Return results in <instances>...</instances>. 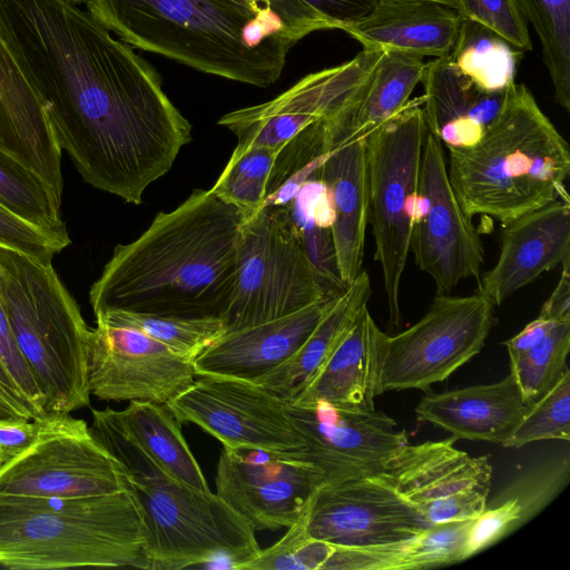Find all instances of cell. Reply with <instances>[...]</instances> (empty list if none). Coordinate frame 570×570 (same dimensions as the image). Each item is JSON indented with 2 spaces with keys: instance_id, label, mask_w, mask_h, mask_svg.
Returning a JSON list of instances; mask_svg holds the SVG:
<instances>
[{
  "instance_id": "cell-1",
  "label": "cell",
  "mask_w": 570,
  "mask_h": 570,
  "mask_svg": "<svg viewBox=\"0 0 570 570\" xmlns=\"http://www.w3.org/2000/svg\"><path fill=\"white\" fill-rule=\"evenodd\" d=\"M0 36L82 179L141 204L191 141L155 68L68 0H0Z\"/></svg>"
},
{
  "instance_id": "cell-22",
  "label": "cell",
  "mask_w": 570,
  "mask_h": 570,
  "mask_svg": "<svg viewBox=\"0 0 570 570\" xmlns=\"http://www.w3.org/2000/svg\"><path fill=\"white\" fill-rule=\"evenodd\" d=\"M461 20L456 10L431 1L380 0L366 16L340 30L364 50L444 58L453 49Z\"/></svg>"
},
{
  "instance_id": "cell-26",
  "label": "cell",
  "mask_w": 570,
  "mask_h": 570,
  "mask_svg": "<svg viewBox=\"0 0 570 570\" xmlns=\"http://www.w3.org/2000/svg\"><path fill=\"white\" fill-rule=\"evenodd\" d=\"M423 110L429 131L445 147L476 144L499 112L507 90L485 91L463 75L449 56L424 67Z\"/></svg>"
},
{
  "instance_id": "cell-7",
  "label": "cell",
  "mask_w": 570,
  "mask_h": 570,
  "mask_svg": "<svg viewBox=\"0 0 570 570\" xmlns=\"http://www.w3.org/2000/svg\"><path fill=\"white\" fill-rule=\"evenodd\" d=\"M0 301L45 412L88 406L91 328L52 265L0 246Z\"/></svg>"
},
{
  "instance_id": "cell-44",
  "label": "cell",
  "mask_w": 570,
  "mask_h": 570,
  "mask_svg": "<svg viewBox=\"0 0 570 570\" xmlns=\"http://www.w3.org/2000/svg\"><path fill=\"white\" fill-rule=\"evenodd\" d=\"M0 360L13 379L20 393L39 417L47 415L43 399L27 362L16 344L9 321L0 301Z\"/></svg>"
},
{
  "instance_id": "cell-5",
  "label": "cell",
  "mask_w": 570,
  "mask_h": 570,
  "mask_svg": "<svg viewBox=\"0 0 570 570\" xmlns=\"http://www.w3.org/2000/svg\"><path fill=\"white\" fill-rule=\"evenodd\" d=\"M90 430L120 462L148 530L149 570L190 567L242 570L261 547L250 524L216 493L177 481L161 470L111 417L92 410Z\"/></svg>"
},
{
  "instance_id": "cell-51",
  "label": "cell",
  "mask_w": 570,
  "mask_h": 570,
  "mask_svg": "<svg viewBox=\"0 0 570 570\" xmlns=\"http://www.w3.org/2000/svg\"><path fill=\"white\" fill-rule=\"evenodd\" d=\"M424 1L435 2L439 4L445 6L448 8H451L453 10H456L458 12L460 10V1L459 0H424Z\"/></svg>"
},
{
  "instance_id": "cell-15",
  "label": "cell",
  "mask_w": 570,
  "mask_h": 570,
  "mask_svg": "<svg viewBox=\"0 0 570 570\" xmlns=\"http://www.w3.org/2000/svg\"><path fill=\"white\" fill-rule=\"evenodd\" d=\"M455 442L451 435L409 443L377 473L429 527L470 520L487 508L492 481L489 456H471Z\"/></svg>"
},
{
  "instance_id": "cell-10",
  "label": "cell",
  "mask_w": 570,
  "mask_h": 570,
  "mask_svg": "<svg viewBox=\"0 0 570 570\" xmlns=\"http://www.w3.org/2000/svg\"><path fill=\"white\" fill-rule=\"evenodd\" d=\"M493 305L481 294L436 295L415 324L384 337L380 393L431 391L483 348L495 324Z\"/></svg>"
},
{
  "instance_id": "cell-8",
  "label": "cell",
  "mask_w": 570,
  "mask_h": 570,
  "mask_svg": "<svg viewBox=\"0 0 570 570\" xmlns=\"http://www.w3.org/2000/svg\"><path fill=\"white\" fill-rule=\"evenodd\" d=\"M423 96L409 100L366 136L368 223L386 294L390 323H401V279L410 253L423 144Z\"/></svg>"
},
{
  "instance_id": "cell-28",
  "label": "cell",
  "mask_w": 570,
  "mask_h": 570,
  "mask_svg": "<svg viewBox=\"0 0 570 570\" xmlns=\"http://www.w3.org/2000/svg\"><path fill=\"white\" fill-rule=\"evenodd\" d=\"M371 294L368 274L362 271L303 344L255 383L293 402L323 366L362 308L367 306Z\"/></svg>"
},
{
  "instance_id": "cell-41",
  "label": "cell",
  "mask_w": 570,
  "mask_h": 570,
  "mask_svg": "<svg viewBox=\"0 0 570 570\" xmlns=\"http://www.w3.org/2000/svg\"><path fill=\"white\" fill-rule=\"evenodd\" d=\"M522 511L515 497L502 499L473 518L466 530L461 561L483 551L522 525Z\"/></svg>"
},
{
  "instance_id": "cell-46",
  "label": "cell",
  "mask_w": 570,
  "mask_h": 570,
  "mask_svg": "<svg viewBox=\"0 0 570 570\" xmlns=\"http://www.w3.org/2000/svg\"><path fill=\"white\" fill-rule=\"evenodd\" d=\"M332 22L336 29L366 16L380 0H301Z\"/></svg>"
},
{
  "instance_id": "cell-19",
  "label": "cell",
  "mask_w": 570,
  "mask_h": 570,
  "mask_svg": "<svg viewBox=\"0 0 570 570\" xmlns=\"http://www.w3.org/2000/svg\"><path fill=\"white\" fill-rule=\"evenodd\" d=\"M502 227L499 258L476 281V293L493 306L570 258V200L558 199Z\"/></svg>"
},
{
  "instance_id": "cell-42",
  "label": "cell",
  "mask_w": 570,
  "mask_h": 570,
  "mask_svg": "<svg viewBox=\"0 0 570 570\" xmlns=\"http://www.w3.org/2000/svg\"><path fill=\"white\" fill-rule=\"evenodd\" d=\"M70 243L23 220L0 204V246L20 252L40 263L51 264Z\"/></svg>"
},
{
  "instance_id": "cell-38",
  "label": "cell",
  "mask_w": 570,
  "mask_h": 570,
  "mask_svg": "<svg viewBox=\"0 0 570 570\" xmlns=\"http://www.w3.org/2000/svg\"><path fill=\"white\" fill-rule=\"evenodd\" d=\"M311 502L275 544L261 550L242 570H323L334 544L307 533Z\"/></svg>"
},
{
  "instance_id": "cell-36",
  "label": "cell",
  "mask_w": 570,
  "mask_h": 570,
  "mask_svg": "<svg viewBox=\"0 0 570 570\" xmlns=\"http://www.w3.org/2000/svg\"><path fill=\"white\" fill-rule=\"evenodd\" d=\"M570 321L558 322L533 346L510 357L513 374L527 405L543 396L569 370Z\"/></svg>"
},
{
  "instance_id": "cell-24",
  "label": "cell",
  "mask_w": 570,
  "mask_h": 570,
  "mask_svg": "<svg viewBox=\"0 0 570 570\" xmlns=\"http://www.w3.org/2000/svg\"><path fill=\"white\" fill-rule=\"evenodd\" d=\"M425 393L415 407L417 420L450 432L456 441L502 444L528 407L511 372L491 384Z\"/></svg>"
},
{
  "instance_id": "cell-49",
  "label": "cell",
  "mask_w": 570,
  "mask_h": 570,
  "mask_svg": "<svg viewBox=\"0 0 570 570\" xmlns=\"http://www.w3.org/2000/svg\"><path fill=\"white\" fill-rule=\"evenodd\" d=\"M0 395L4 397L13 407L28 419L39 417L33 409L28 404L10 373L0 360Z\"/></svg>"
},
{
  "instance_id": "cell-52",
  "label": "cell",
  "mask_w": 570,
  "mask_h": 570,
  "mask_svg": "<svg viewBox=\"0 0 570 570\" xmlns=\"http://www.w3.org/2000/svg\"><path fill=\"white\" fill-rule=\"evenodd\" d=\"M68 1L72 2V3L77 4V6H79V4H86V2H87L88 0H68Z\"/></svg>"
},
{
  "instance_id": "cell-43",
  "label": "cell",
  "mask_w": 570,
  "mask_h": 570,
  "mask_svg": "<svg viewBox=\"0 0 570 570\" xmlns=\"http://www.w3.org/2000/svg\"><path fill=\"white\" fill-rule=\"evenodd\" d=\"M569 479V461L564 460L557 465L535 472L527 479L515 483L514 490L507 492V497H515L521 505L522 524L534 517L553 497L561 491ZM505 498H501L505 499ZM499 500V501H500Z\"/></svg>"
},
{
  "instance_id": "cell-50",
  "label": "cell",
  "mask_w": 570,
  "mask_h": 570,
  "mask_svg": "<svg viewBox=\"0 0 570 570\" xmlns=\"http://www.w3.org/2000/svg\"><path fill=\"white\" fill-rule=\"evenodd\" d=\"M10 416L26 417L16 407H13L4 397L0 395V417Z\"/></svg>"
},
{
  "instance_id": "cell-3",
  "label": "cell",
  "mask_w": 570,
  "mask_h": 570,
  "mask_svg": "<svg viewBox=\"0 0 570 570\" xmlns=\"http://www.w3.org/2000/svg\"><path fill=\"white\" fill-rule=\"evenodd\" d=\"M87 11L132 48L266 88L296 43L233 0H88Z\"/></svg>"
},
{
  "instance_id": "cell-23",
  "label": "cell",
  "mask_w": 570,
  "mask_h": 570,
  "mask_svg": "<svg viewBox=\"0 0 570 570\" xmlns=\"http://www.w3.org/2000/svg\"><path fill=\"white\" fill-rule=\"evenodd\" d=\"M385 334L363 307L323 366L293 401H325L357 411L375 410Z\"/></svg>"
},
{
  "instance_id": "cell-9",
  "label": "cell",
  "mask_w": 570,
  "mask_h": 570,
  "mask_svg": "<svg viewBox=\"0 0 570 570\" xmlns=\"http://www.w3.org/2000/svg\"><path fill=\"white\" fill-rule=\"evenodd\" d=\"M323 293L287 206H266L242 226L236 277L222 320L226 332L269 322Z\"/></svg>"
},
{
  "instance_id": "cell-16",
  "label": "cell",
  "mask_w": 570,
  "mask_h": 570,
  "mask_svg": "<svg viewBox=\"0 0 570 570\" xmlns=\"http://www.w3.org/2000/svg\"><path fill=\"white\" fill-rule=\"evenodd\" d=\"M193 362L139 330L96 317L88 354L90 394L168 404L194 382Z\"/></svg>"
},
{
  "instance_id": "cell-27",
  "label": "cell",
  "mask_w": 570,
  "mask_h": 570,
  "mask_svg": "<svg viewBox=\"0 0 570 570\" xmlns=\"http://www.w3.org/2000/svg\"><path fill=\"white\" fill-rule=\"evenodd\" d=\"M424 58L382 51L357 97L330 121V144L367 136L400 111L420 82Z\"/></svg>"
},
{
  "instance_id": "cell-21",
  "label": "cell",
  "mask_w": 570,
  "mask_h": 570,
  "mask_svg": "<svg viewBox=\"0 0 570 570\" xmlns=\"http://www.w3.org/2000/svg\"><path fill=\"white\" fill-rule=\"evenodd\" d=\"M0 149L40 176L61 200V148L37 94L1 36Z\"/></svg>"
},
{
  "instance_id": "cell-13",
  "label": "cell",
  "mask_w": 570,
  "mask_h": 570,
  "mask_svg": "<svg viewBox=\"0 0 570 570\" xmlns=\"http://www.w3.org/2000/svg\"><path fill=\"white\" fill-rule=\"evenodd\" d=\"M471 219L450 183L443 144L428 131L410 250L416 266L433 279L436 295H448L460 281H478L481 275L484 249Z\"/></svg>"
},
{
  "instance_id": "cell-40",
  "label": "cell",
  "mask_w": 570,
  "mask_h": 570,
  "mask_svg": "<svg viewBox=\"0 0 570 570\" xmlns=\"http://www.w3.org/2000/svg\"><path fill=\"white\" fill-rule=\"evenodd\" d=\"M462 18L493 30L521 51L532 49L528 21L517 0H459Z\"/></svg>"
},
{
  "instance_id": "cell-14",
  "label": "cell",
  "mask_w": 570,
  "mask_h": 570,
  "mask_svg": "<svg viewBox=\"0 0 570 570\" xmlns=\"http://www.w3.org/2000/svg\"><path fill=\"white\" fill-rule=\"evenodd\" d=\"M287 404L258 383L202 374L166 406L180 424L199 426L225 448L287 452L304 445Z\"/></svg>"
},
{
  "instance_id": "cell-32",
  "label": "cell",
  "mask_w": 570,
  "mask_h": 570,
  "mask_svg": "<svg viewBox=\"0 0 570 570\" xmlns=\"http://www.w3.org/2000/svg\"><path fill=\"white\" fill-rule=\"evenodd\" d=\"M0 204L23 220L70 243L60 216L61 200L40 176L1 149Z\"/></svg>"
},
{
  "instance_id": "cell-12",
  "label": "cell",
  "mask_w": 570,
  "mask_h": 570,
  "mask_svg": "<svg viewBox=\"0 0 570 570\" xmlns=\"http://www.w3.org/2000/svg\"><path fill=\"white\" fill-rule=\"evenodd\" d=\"M287 411L304 445L281 453L312 465L327 484L377 474L410 443L406 431L381 411L357 412L325 401L288 402Z\"/></svg>"
},
{
  "instance_id": "cell-31",
  "label": "cell",
  "mask_w": 570,
  "mask_h": 570,
  "mask_svg": "<svg viewBox=\"0 0 570 570\" xmlns=\"http://www.w3.org/2000/svg\"><path fill=\"white\" fill-rule=\"evenodd\" d=\"M522 55L523 51L493 30L462 18L449 58L481 89L494 92L507 90L515 82L514 77Z\"/></svg>"
},
{
  "instance_id": "cell-37",
  "label": "cell",
  "mask_w": 570,
  "mask_h": 570,
  "mask_svg": "<svg viewBox=\"0 0 570 570\" xmlns=\"http://www.w3.org/2000/svg\"><path fill=\"white\" fill-rule=\"evenodd\" d=\"M541 440H570V370L543 396L528 405L502 445L521 448Z\"/></svg>"
},
{
  "instance_id": "cell-4",
  "label": "cell",
  "mask_w": 570,
  "mask_h": 570,
  "mask_svg": "<svg viewBox=\"0 0 570 570\" xmlns=\"http://www.w3.org/2000/svg\"><path fill=\"white\" fill-rule=\"evenodd\" d=\"M448 174L463 212L502 226L558 199L570 200L569 146L523 83L470 147H446Z\"/></svg>"
},
{
  "instance_id": "cell-6",
  "label": "cell",
  "mask_w": 570,
  "mask_h": 570,
  "mask_svg": "<svg viewBox=\"0 0 570 570\" xmlns=\"http://www.w3.org/2000/svg\"><path fill=\"white\" fill-rule=\"evenodd\" d=\"M148 530L130 489L88 498L0 494V567L149 570Z\"/></svg>"
},
{
  "instance_id": "cell-30",
  "label": "cell",
  "mask_w": 570,
  "mask_h": 570,
  "mask_svg": "<svg viewBox=\"0 0 570 570\" xmlns=\"http://www.w3.org/2000/svg\"><path fill=\"white\" fill-rule=\"evenodd\" d=\"M118 426L168 475L195 489L210 491L202 468L164 404L130 401L121 411L108 407Z\"/></svg>"
},
{
  "instance_id": "cell-45",
  "label": "cell",
  "mask_w": 570,
  "mask_h": 570,
  "mask_svg": "<svg viewBox=\"0 0 570 570\" xmlns=\"http://www.w3.org/2000/svg\"><path fill=\"white\" fill-rule=\"evenodd\" d=\"M48 415L36 419L0 417V465L24 452L39 438Z\"/></svg>"
},
{
  "instance_id": "cell-35",
  "label": "cell",
  "mask_w": 570,
  "mask_h": 570,
  "mask_svg": "<svg viewBox=\"0 0 570 570\" xmlns=\"http://www.w3.org/2000/svg\"><path fill=\"white\" fill-rule=\"evenodd\" d=\"M279 151L236 146L222 174L210 188L237 208L244 222L264 208L269 174Z\"/></svg>"
},
{
  "instance_id": "cell-11",
  "label": "cell",
  "mask_w": 570,
  "mask_h": 570,
  "mask_svg": "<svg viewBox=\"0 0 570 570\" xmlns=\"http://www.w3.org/2000/svg\"><path fill=\"white\" fill-rule=\"evenodd\" d=\"M125 489L124 466L86 421L70 414L49 413L35 443L0 465V494L88 498Z\"/></svg>"
},
{
  "instance_id": "cell-34",
  "label": "cell",
  "mask_w": 570,
  "mask_h": 570,
  "mask_svg": "<svg viewBox=\"0 0 570 570\" xmlns=\"http://www.w3.org/2000/svg\"><path fill=\"white\" fill-rule=\"evenodd\" d=\"M95 316L139 330L190 362L226 332L219 317L166 316L120 309H106Z\"/></svg>"
},
{
  "instance_id": "cell-17",
  "label": "cell",
  "mask_w": 570,
  "mask_h": 570,
  "mask_svg": "<svg viewBox=\"0 0 570 570\" xmlns=\"http://www.w3.org/2000/svg\"><path fill=\"white\" fill-rule=\"evenodd\" d=\"M323 483L309 464L250 448L223 446L215 476L216 494L254 531L289 528Z\"/></svg>"
},
{
  "instance_id": "cell-25",
  "label": "cell",
  "mask_w": 570,
  "mask_h": 570,
  "mask_svg": "<svg viewBox=\"0 0 570 570\" xmlns=\"http://www.w3.org/2000/svg\"><path fill=\"white\" fill-rule=\"evenodd\" d=\"M365 138L328 145L321 166L313 174L325 184L331 195L334 212L332 235L341 277L347 286L362 272L368 223Z\"/></svg>"
},
{
  "instance_id": "cell-20",
  "label": "cell",
  "mask_w": 570,
  "mask_h": 570,
  "mask_svg": "<svg viewBox=\"0 0 570 570\" xmlns=\"http://www.w3.org/2000/svg\"><path fill=\"white\" fill-rule=\"evenodd\" d=\"M340 296H324L289 315L225 332L193 361L196 375L255 382L303 344Z\"/></svg>"
},
{
  "instance_id": "cell-18",
  "label": "cell",
  "mask_w": 570,
  "mask_h": 570,
  "mask_svg": "<svg viewBox=\"0 0 570 570\" xmlns=\"http://www.w3.org/2000/svg\"><path fill=\"white\" fill-rule=\"evenodd\" d=\"M430 528L377 474L323 483L308 512L307 533L335 546L383 544Z\"/></svg>"
},
{
  "instance_id": "cell-47",
  "label": "cell",
  "mask_w": 570,
  "mask_h": 570,
  "mask_svg": "<svg viewBox=\"0 0 570 570\" xmlns=\"http://www.w3.org/2000/svg\"><path fill=\"white\" fill-rule=\"evenodd\" d=\"M562 272L557 286L543 303L540 316L566 322L570 321V258L561 263Z\"/></svg>"
},
{
  "instance_id": "cell-39",
  "label": "cell",
  "mask_w": 570,
  "mask_h": 570,
  "mask_svg": "<svg viewBox=\"0 0 570 570\" xmlns=\"http://www.w3.org/2000/svg\"><path fill=\"white\" fill-rule=\"evenodd\" d=\"M283 37L297 42L312 32L335 26L301 0H233Z\"/></svg>"
},
{
  "instance_id": "cell-29",
  "label": "cell",
  "mask_w": 570,
  "mask_h": 570,
  "mask_svg": "<svg viewBox=\"0 0 570 570\" xmlns=\"http://www.w3.org/2000/svg\"><path fill=\"white\" fill-rule=\"evenodd\" d=\"M471 520L435 524L415 537L390 543L334 544L323 570H414L460 562Z\"/></svg>"
},
{
  "instance_id": "cell-33",
  "label": "cell",
  "mask_w": 570,
  "mask_h": 570,
  "mask_svg": "<svg viewBox=\"0 0 570 570\" xmlns=\"http://www.w3.org/2000/svg\"><path fill=\"white\" fill-rule=\"evenodd\" d=\"M538 36L553 98L570 111V0H517Z\"/></svg>"
},
{
  "instance_id": "cell-48",
  "label": "cell",
  "mask_w": 570,
  "mask_h": 570,
  "mask_svg": "<svg viewBox=\"0 0 570 570\" xmlns=\"http://www.w3.org/2000/svg\"><path fill=\"white\" fill-rule=\"evenodd\" d=\"M558 322L560 321L550 320L539 315L521 332L502 343L507 347L509 357L515 356L529 350L531 346L538 343Z\"/></svg>"
},
{
  "instance_id": "cell-2",
  "label": "cell",
  "mask_w": 570,
  "mask_h": 570,
  "mask_svg": "<svg viewBox=\"0 0 570 570\" xmlns=\"http://www.w3.org/2000/svg\"><path fill=\"white\" fill-rule=\"evenodd\" d=\"M244 217L212 189H195L160 212L138 238L117 245L91 285L94 314L106 309L219 317L233 292Z\"/></svg>"
}]
</instances>
